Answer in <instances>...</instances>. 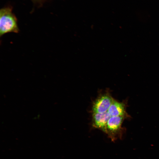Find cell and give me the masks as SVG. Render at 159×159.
<instances>
[{
  "label": "cell",
  "instance_id": "6da1fadb",
  "mask_svg": "<svg viewBox=\"0 0 159 159\" xmlns=\"http://www.w3.org/2000/svg\"><path fill=\"white\" fill-rule=\"evenodd\" d=\"M17 18L11 8L5 7L0 11V37L9 33H18Z\"/></svg>",
  "mask_w": 159,
  "mask_h": 159
},
{
  "label": "cell",
  "instance_id": "7a4b0ae2",
  "mask_svg": "<svg viewBox=\"0 0 159 159\" xmlns=\"http://www.w3.org/2000/svg\"><path fill=\"white\" fill-rule=\"evenodd\" d=\"M126 118L121 116H112L108 120L105 133L112 141L122 138L125 128L122 127V123Z\"/></svg>",
  "mask_w": 159,
  "mask_h": 159
},
{
  "label": "cell",
  "instance_id": "3957f363",
  "mask_svg": "<svg viewBox=\"0 0 159 159\" xmlns=\"http://www.w3.org/2000/svg\"><path fill=\"white\" fill-rule=\"evenodd\" d=\"M114 100L108 91L102 93L93 103L92 113H103L107 111Z\"/></svg>",
  "mask_w": 159,
  "mask_h": 159
},
{
  "label": "cell",
  "instance_id": "277c9868",
  "mask_svg": "<svg viewBox=\"0 0 159 159\" xmlns=\"http://www.w3.org/2000/svg\"><path fill=\"white\" fill-rule=\"evenodd\" d=\"M127 102L125 101L119 102L114 99L108 110V112L112 116H121L127 119L130 117L126 111Z\"/></svg>",
  "mask_w": 159,
  "mask_h": 159
},
{
  "label": "cell",
  "instance_id": "5b68a950",
  "mask_svg": "<svg viewBox=\"0 0 159 159\" xmlns=\"http://www.w3.org/2000/svg\"><path fill=\"white\" fill-rule=\"evenodd\" d=\"M111 117L107 111L103 113H92V126L105 132L107 123Z\"/></svg>",
  "mask_w": 159,
  "mask_h": 159
},
{
  "label": "cell",
  "instance_id": "8992f818",
  "mask_svg": "<svg viewBox=\"0 0 159 159\" xmlns=\"http://www.w3.org/2000/svg\"><path fill=\"white\" fill-rule=\"evenodd\" d=\"M33 1H38V0H33Z\"/></svg>",
  "mask_w": 159,
  "mask_h": 159
}]
</instances>
